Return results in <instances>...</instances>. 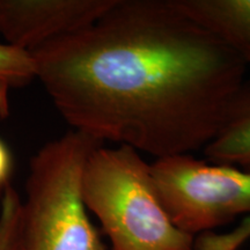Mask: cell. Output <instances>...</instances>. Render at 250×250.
Segmentation results:
<instances>
[{
    "mask_svg": "<svg viewBox=\"0 0 250 250\" xmlns=\"http://www.w3.org/2000/svg\"><path fill=\"white\" fill-rule=\"evenodd\" d=\"M83 195L111 250H193L196 237L175 226L159 198L151 164L132 147L94 148Z\"/></svg>",
    "mask_w": 250,
    "mask_h": 250,
    "instance_id": "2",
    "label": "cell"
},
{
    "mask_svg": "<svg viewBox=\"0 0 250 250\" xmlns=\"http://www.w3.org/2000/svg\"><path fill=\"white\" fill-rule=\"evenodd\" d=\"M203 152L206 160L250 171V81L240 93L226 123Z\"/></svg>",
    "mask_w": 250,
    "mask_h": 250,
    "instance_id": "7",
    "label": "cell"
},
{
    "mask_svg": "<svg viewBox=\"0 0 250 250\" xmlns=\"http://www.w3.org/2000/svg\"><path fill=\"white\" fill-rule=\"evenodd\" d=\"M151 166L159 198L183 232L196 237L250 215V171L192 154L155 159Z\"/></svg>",
    "mask_w": 250,
    "mask_h": 250,
    "instance_id": "4",
    "label": "cell"
},
{
    "mask_svg": "<svg viewBox=\"0 0 250 250\" xmlns=\"http://www.w3.org/2000/svg\"><path fill=\"white\" fill-rule=\"evenodd\" d=\"M100 145L70 130L31 158L22 201L21 250H107L83 195L86 162Z\"/></svg>",
    "mask_w": 250,
    "mask_h": 250,
    "instance_id": "3",
    "label": "cell"
},
{
    "mask_svg": "<svg viewBox=\"0 0 250 250\" xmlns=\"http://www.w3.org/2000/svg\"><path fill=\"white\" fill-rule=\"evenodd\" d=\"M229 45L250 70V0H177Z\"/></svg>",
    "mask_w": 250,
    "mask_h": 250,
    "instance_id": "6",
    "label": "cell"
},
{
    "mask_svg": "<svg viewBox=\"0 0 250 250\" xmlns=\"http://www.w3.org/2000/svg\"><path fill=\"white\" fill-rule=\"evenodd\" d=\"M30 54L72 130L155 159L208 145L248 81L236 52L177 0H115Z\"/></svg>",
    "mask_w": 250,
    "mask_h": 250,
    "instance_id": "1",
    "label": "cell"
},
{
    "mask_svg": "<svg viewBox=\"0 0 250 250\" xmlns=\"http://www.w3.org/2000/svg\"><path fill=\"white\" fill-rule=\"evenodd\" d=\"M12 173H13V156L8 146L2 139H0V192L4 191L9 186Z\"/></svg>",
    "mask_w": 250,
    "mask_h": 250,
    "instance_id": "10",
    "label": "cell"
},
{
    "mask_svg": "<svg viewBox=\"0 0 250 250\" xmlns=\"http://www.w3.org/2000/svg\"><path fill=\"white\" fill-rule=\"evenodd\" d=\"M22 199L9 184L0 202V250H21Z\"/></svg>",
    "mask_w": 250,
    "mask_h": 250,
    "instance_id": "9",
    "label": "cell"
},
{
    "mask_svg": "<svg viewBox=\"0 0 250 250\" xmlns=\"http://www.w3.org/2000/svg\"><path fill=\"white\" fill-rule=\"evenodd\" d=\"M115 0H0V35L5 43L31 51L88 27Z\"/></svg>",
    "mask_w": 250,
    "mask_h": 250,
    "instance_id": "5",
    "label": "cell"
},
{
    "mask_svg": "<svg viewBox=\"0 0 250 250\" xmlns=\"http://www.w3.org/2000/svg\"><path fill=\"white\" fill-rule=\"evenodd\" d=\"M36 79V68L29 51L0 43V118L11 112V94Z\"/></svg>",
    "mask_w": 250,
    "mask_h": 250,
    "instance_id": "8",
    "label": "cell"
}]
</instances>
